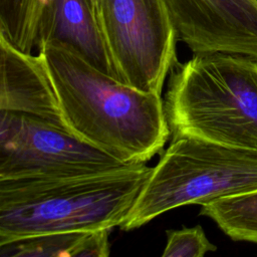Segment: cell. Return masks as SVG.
<instances>
[{"label":"cell","mask_w":257,"mask_h":257,"mask_svg":"<svg viewBox=\"0 0 257 257\" xmlns=\"http://www.w3.org/2000/svg\"><path fill=\"white\" fill-rule=\"evenodd\" d=\"M41 53L68 131L123 164L149 162L171 137L161 94L109 76L72 48L46 42Z\"/></svg>","instance_id":"cell-1"},{"label":"cell","mask_w":257,"mask_h":257,"mask_svg":"<svg viewBox=\"0 0 257 257\" xmlns=\"http://www.w3.org/2000/svg\"><path fill=\"white\" fill-rule=\"evenodd\" d=\"M151 170L141 163L95 174L0 181V244L120 227Z\"/></svg>","instance_id":"cell-2"},{"label":"cell","mask_w":257,"mask_h":257,"mask_svg":"<svg viewBox=\"0 0 257 257\" xmlns=\"http://www.w3.org/2000/svg\"><path fill=\"white\" fill-rule=\"evenodd\" d=\"M172 140L184 137L257 151V60L194 54L170 72L164 98Z\"/></svg>","instance_id":"cell-3"},{"label":"cell","mask_w":257,"mask_h":257,"mask_svg":"<svg viewBox=\"0 0 257 257\" xmlns=\"http://www.w3.org/2000/svg\"><path fill=\"white\" fill-rule=\"evenodd\" d=\"M253 191H257V151L197 138L174 139L119 228L135 230L182 206H202Z\"/></svg>","instance_id":"cell-4"},{"label":"cell","mask_w":257,"mask_h":257,"mask_svg":"<svg viewBox=\"0 0 257 257\" xmlns=\"http://www.w3.org/2000/svg\"><path fill=\"white\" fill-rule=\"evenodd\" d=\"M96 15L118 80L161 94L180 40L167 0H98Z\"/></svg>","instance_id":"cell-5"},{"label":"cell","mask_w":257,"mask_h":257,"mask_svg":"<svg viewBox=\"0 0 257 257\" xmlns=\"http://www.w3.org/2000/svg\"><path fill=\"white\" fill-rule=\"evenodd\" d=\"M124 165L44 119L0 110V181L62 178Z\"/></svg>","instance_id":"cell-6"},{"label":"cell","mask_w":257,"mask_h":257,"mask_svg":"<svg viewBox=\"0 0 257 257\" xmlns=\"http://www.w3.org/2000/svg\"><path fill=\"white\" fill-rule=\"evenodd\" d=\"M179 39L194 54L257 60V0H167Z\"/></svg>","instance_id":"cell-7"},{"label":"cell","mask_w":257,"mask_h":257,"mask_svg":"<svg viewBox=\"0 0 257 257\" xmlns=\"http://www.w3.org/2000/svg\"><path fill=\"white\" fill-rule=\"evenodd\" d=\"M0 110L29 114L68 131L41 53H25L0 36Z\"/></svg>","instance_id":"cell-8"},{"label":"cell","mask_w":257,"mask_h":257,"mask_svg":"<svg viewBox=\"0 0 257 257\" xmlns=\"http://www.w3.org/2000/svg\"><path fill=\"white\" fill-rule=\"evenodd\" d=\"M46 42L72 48L94 67L118 79L89 0H49L39 20L36 48Z\"/></svg>","instance_id":"cell-9"},{"label":"cell","mask_w":257,"mask_h":257,"mask_svg":"<svg viewBox=\"0 0 257 257\" xmlns=\"http://www.w3.org/2000/svg\"><path fill=\"white\" fill-rule=\"evenodd\" d=\"M110 229L57 232L0 244L1 257H106Z\"/></svg>","instance_id":"cell-10"},{"label":"cell","mask_w":257,"mask_h":257,"mask_svg":"<svg viewBox=\"0 0 257 257\" xmlns=\"http://www.w3.org/2000/svg\"><path fill=\"white\" fill-rule=\"evenodd\" d=\"M200 214L213 220L232 240L257 244V191L208 202Z\"/></svg>","instance_id":"cell-11"},{"label":"cell","mask_w":257,"mask_h":257,"mask_svg":"<svg viewBox=\"0 0 257 257\" xmlns=\"http://www.w3.org/2000/svg\"><path fill=\"white\" fill-rule=\"evenodd\" d=\"M49 0H0V36L15 48L32 53L38 24Z\"/></svg>","instance_id":"cell-12"},{"label":"cell","mask_w":257,"mask_h":257,"mask_svg":"<svg viewBox=\"0 0 257 257\" xmlns=\"http://www.w3.org/2000/svg\"><path fill=\"white\" fill-rule=\"evenodd\" d=\"M217 250L216 245L207 238L203 228L196 225L191 228L167 231V243L163 257H203Z\"/></svg>","instance_id":"cell-13"},{"label":"cell","mask_w":257,"mask_h":257,"mask_svg":"<svg viewBox=\"0 0 257 257\" xmlns=\"http://www.w3.org/2000/svg\"><path fill=\"white\" fill-rule=\"evenodd\" d=\"M97 1H98V0H89V3H90V5H91L92 9L94 10L95 14H96V11H97ZM96 16H97V15H96Z\"/></svg>","instance_id":"cell-14"}]
</instances>
